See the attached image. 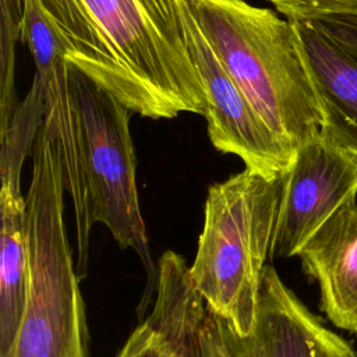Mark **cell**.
Returning <instances> with one entry per match:
<instances>
[{
    "label": "cell",
    "mask_w": 357,
    "mask_h": 357,
    "mask_svg": "<svg viewBox=\"0 0 357 357\" xmlns=\"http://www.w3.org/2000/svg\"><path fill=\"white\" fill-rule=\"evenodd\" d=\"M357 195V156L326 132L298 148L287 170L272 258L297 257L314 233Z\"/></svg>",
    "instance_id": "obj_8"
},
{
    "label": "cell",
    "mask_w": 357,
    "mask_h": 357,
    "mask_svg": "<svg viewBox=\"0 0 357 357\" xmlns=\"http://www.w3.org/2000/svg\"><path fill=\"white\" fill-rule=\"evenodd\" d=\"M26 199L29 294L10 357H88L79 276L64 225V166L54 131L43 120L32 149Z\"/></svg>",
    "instance_id": "obj_4"
},
{
    "label": "cell",
    "mask_w": 357,
    "mask_h": 357,
    "mask_svg": "<svg viewBox=\"0 0 357 357\" xmlns=\"http://www.w3.org/2000/svg\"><path fill=\"white\" fill-rule=\"evenodd\" d=\"M337 357H357V353L353 350V347L344 339H342L339 349H337Z\"/></svg>",
    "instance_id": "obj_17"
},
{
    "label": "cell",
    "mask_w": 357,
    "mask_h": 357,
    "mask_svg": "<svg viewBox=\"0 0 357 357\" xmlns=\"http://www.w3.org/2000/svg\"><path fill=\"white\" fill-rule=\"evenodd\" d=\"M286 174L268 177L244 169L208 188L190 278L206 305L240 335H248L257 321Z\"/></svg>",
    "instance_id": "obj_5"
},
{
    "label": "cell",
    "mask_w": 357,
    "mask_h": 357,
    "mask_svg": "<svg viewBox=\"0 0 357 357\" xmlns=\"http://www.w3.org/2000/svg\"><path fill=\"white\" fill-rule=\"evenodd\" d=\"M216 57L293 153L322 130V112L293 21L244 0H184Z\"/></svg>",
    "instance_id": "obj_2"
},
{
    "label": "cell",
    "mask_w": 357,
    "mask_h": 357,
    "mask_svg": "<svg viewBox=\"0 0 357 357\" xmlns=\"http://www.w3.org/2000/svg\"><path fill=\"white\" fill-rule=\"evenodd\" d=\"M346 52L357 59V17L335 15L321 20H312Z\"/></svg>",
    "instance_id": "obj_16"
},
{
    "label": "cell",
    "mask_w": 357,
    "mask_h": 357,
    "mask_svg": "<svg viewBox=\"0 0 357 357\" xmlns=\"http://www.w3.org/2000/svg\"><path fill=\"white\" fill-rule=\"evenodd\" d=\"M303 268L319 287V307L340 329L357 333V202L340 206L304 244Z\"/></svg>",
    "instance_id": "obj_9"
},
{
    "label": "cell",
    "mask_w": 357,
    "mask_h": 357,
    "mask_svg": "<svg viewBox=\"0 0 357 357\" xmlns=\"http://www.w3.org/2000/svg\"><path fill=\"white\" fill-rule=\"evenodd\" d=\"M21 0H1V126L4 134L17 110L14 91V46L20 39Z\"/></svg>",
    "instance_id": "obj_13"
},
{
    "label": "cell",
    "mask_w": 357,
    "mask_h": 357,
    "mask_svg": "<svg viewBox=\"0 0 357 357\" xmlns=\"http://www.w3.org/2000/svg\"><path fill=\"white\" fill-rule=\"evenodd\" d=\"M0 211V357H10L29 294L26 199L21 188L1 184Z\"/></svg>",
    "instance_id": "obj_11"
},
{
    "label": "cell",
    "mask_w": 357,
    "mask_h": 357,
    "mask_svg": "<svg viewBox=\"0 0 357 357\" xmlns=\"http://www.w3.org/2000/svg\"><path fill=\"white\" fill-rule=\"evenodd\" d=\"M68 96L81 192L79 204L74 209L77 273L82 278L86 272L92 226L105 225L119 245L123 250H134L145 266L148 286L139 308L141 315L156 290L158 268L151 258L138 202L130 110L71 64H68Z\"/></svg>",
    "instance_id": "obj_6"
},
{
    "label": "cell",
    "mask_w": 357,
    "mask_h": 357,
    "mask_svg": "<svg viewBox=\"0 0 357 357\" xmlns=\"http://www.w3.org/2000/svg\"><path fill=\"white\" fill-rule=\"evenodd\" d=\"M156 298L145 322L163 339L167 357H337L343 337L329 331L268 264L254 329L240 335L194 287L174 251L158 264Z\"/></svg>",
    "instance_id": "obj_3"
},
{
    "label": "cell",
    "mask_w": 357,
    "mask_h": 357,
    "mask_svg": "<svg viewBox=\"0 0 357 357\" xmlns=\"http://www.w3.org/2000/svg\"><path fill=\"white\" fill-rule=\"evenodd\" d=\"M68 64L142 117L205 114L184 0H38Z\"/></svg>",
    "instance_id": "obj_1"
},
{
    "label": "cell",
    "mask_w": 357,
    "mask_h": 357,
    "mask_svg": "<svg viewBox=\"0 0 357 357\" xmlns=\"http://www.w3.org/2000/svg\"><path fill=\"white\" fill-rule=\"evenodd\" d=\"M117 357H167L162 336L142 321L130 335Z\"/></svg>",
    "instance_id": "obj_15"
},
{
    "label": "cell",
    "mask_w": 357,
    "mask_h": 357,
    "mask_svg": "<svg viewBox=\"0 0 357 357\" xmlns=\"http://www.w3.org/2000/svg\"><path fill=\"white\" fill-rule=\"evenodd\" d=\"M188 47L205 99V119L212 145L238 156L245 169L268 177L284 174L296 153L287 149L261 119L243 91L227 74L184 4Z\"/></svg>",
    "instance_id": "obj_7"
},
{
    "label": "cell",
    "mask_w": 357,
    "mask_h": 357,
    "mask_svg": "<svg viewBox=\"0 0 357 357\" xmlns=\"http://www.w3.org/2000/svg\"><path fill=\"white\" fill-rule=\"evenodd\" d=\"M290 21H312L335 15L357 17V0H268Z\"/></svg>",
    "instance_id": "obj_14"
},
{
    "label": "cell",
    "mask_w": 357,
    "mask_h": 357,
    "mask_svg": "<svg viewBox=\"0 0 357 357\" xmlns=\"http://www.w3.org/2000/svg\"><path fill=\"white\" fill-rule=\"evenodd\" d=\"M322 112V130L357 156V59L315 21H293Z\"/></svg>",
    "instance_id": "obj_10"
},
{
    "label": "cell",
    "mask_w": 357,
    "mask_h": 357,
    "mask_svg": "<svg viewBox=\"0 0 357 357\" xmlns=\"http://www.w3.org/2000/svg\"><path fill=\"white\" fill-rule=\"evenodd\" d=\"M45 116V99L39 84L33 79L31 91L17 107L11 123L1 134V184L21 187V169L36 141Z\"/></svg>",
    "instance_id": "obj_12"
}]
</instances>
